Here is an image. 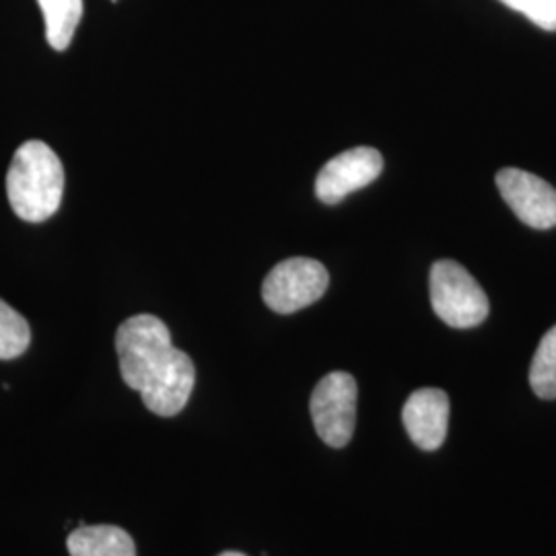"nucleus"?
<instances>
[{
    "label": "nucleus",
    "instance_id": "1",
    "mask_svg": "<svg viewBox=\"0 0 556 556\" xmlns=\"http://www.w3.org/2000/svg\"><path fill=\"white\" fill-rule=\"evenodd\" d=\"M119 376L157 417H176L192 396L197 369L172 342L165 321L149 314L122 321L116 334Z\"/></svg>",
    "mask_w": 556,
    "mask_h": 556
},
{
    "label": "nucleus",
    "instance_id": "2",
    "mask_svg": "<svg viewBox=\"0 0 556 556\" xmlns=\"http://www.w3.org/2000/svg\"><path fill=\"white\" fill-rule=\"evenodd\" d=\"M64 167L59 155L41 140L23 142L7 172V197L20 219L48 220L60 208Z\"/></svg>",
    "mask_w": 556,
    "mask_h": 556
},
{
    "label": "nucleus",
    "instance_id": "3",
    "mask_svg": "<svg viewBox=\"0 0 556 556\" xmlns=\"http://www.w3.org/2000/svg\"><path fill=\"white\" fill-rule=\"evenodd\" d=\"M429 293L438 318L459 330L480 326L491 309L477 278L456 260H439L431 266Z\"/></svg>",
    "mask_w": 556,
    "mask_h": 556
},
{
    "label": "nucleus",
    "instance_id": "4",
    "mask_svg": "<svg viewBox=\"0 0 556 556\" xmlns=\"http://www.w3.org/2000/svg\"><path fill=\"white\" fill-rule=\"evenodd\" d=\"M357 381L346 371H332L318 381L309 400V413L319 439L330 447H344L357 422Z\"/></svg>",
    "mask_w": 556,
    "mask_h": 556
},
{
    "label": "nucleus",
    "instance_id": "5",
    "mask_svg": "<svg viewBox=\"0 0 556 556\" xmlns=\"http://www.w3.org/2000/svg\"><path fill=\"white\" fill-rule=\"evenodd\" d=\"M328 282V270L318 260L289 258L264 278L262 299L277 314H295L321 299Z\"/></svg>",
    "mask_w": 556,
    "mask_h": 556
},
{
    "label": "nucleus",
    "instance_id": "6",
    "mask_svg": "<svg viewBox=\"0 0 556 556\" xmlns=\"http://www.w3.org/2000/svg\"><path fill=\"white\" fill-rule=\"evenodd\" d=\"M498 192L517 219L532 229L556 227V188L530 172L505 167L497 174Z\"/></svg>",
    "mask_w": 556,
    "mask_h": 556
},
{
    "label": "nucleus",
    "instance_id": "7",
    "mask_svg": "<svg viewBox=\"0 0 556 556\" xmlns=\"http://www.w3.org/2000/svg\"><path fill=\"white\" fill-rule=\"evenodd\" d=\"M383 157L378 149L357 147L340 153L319 169L316 197L324 204H338L349 194L369 186L379 178Z\"/></svg>",
    "mask_w": 556,
    "mask_h": 556
},
{
    "label": "nucleus",
    "instance_id": "8",
    "mask_svg": "<svg viewBox=\"0 0 556 556\" xmlns=\"http://www.w3.org/2000/svg\"><path fill=\"white\" fill-rule=\"evenodd\" d=\"M402 420L417 447L435 452L447 438L450 397L438 388H420L406 400Z\"/></svg>",
    "mask_w": 556,
    "mask_h": 556
},
{
    "label": "nucleus",
    "instance_id": "9",
    "mask_svg": "<svg viewBox=\"0 0 556 556\" xmlns=\"http://www.w3.org/2000/svg\"><path fill=\"white\" fill-rule=\"evenodd\" d=\"M71 556H137L132 536L118 526L80 523L66 540Z\"/></svg>",
    "mask_w": 556,
    "mask_h": 556
},
{
    "label": "nucleus",
    "instance_id": "10",
    "mask_svg": "<svg viewBox=\"0 0 556 556\" xmlns=\"http://www.w3.org/2000/svg\"><path fill=\"white\" fill-rule=\"evenodd\" d=\"M38 4L46 23V40L59 52L66 50L83 17V0H38Z\"/></svg>",
    "mask_w": 556,
    "mask_h": 556
},
{
    "label": "nucleus",
    "instance_id": "11",
    "mask_svg": "<svg viewBox=\"0 0 556 556\" xmlns=\"http://www.w3.org/2000/svg\"><path fill=\"white\" fill-rule=\"evenodd\" d=\"M530 386L542 400H556V326L538 344L530 367Z\"/></svg>",
    "mask_w": 556,
    "mask_h": 556
},
{
    "label": "nucleus",
    "instance_id": "12",
    "mask_svg": "<svg viewBox=\"0 0 556 556\" xmlns=\"http://www.w3.org/2000/svg\"><path fill=\"white\" fill-rule=\"evenodd\" d=\"M31 330L27 319L0 299V358H17L29 349Z\"/></svg>",
    "mask_w": 556,
    "mask_h": 556
},
{
    "label": "nucleus",
    "instance_id": "13",
    "mask_svg": "<svg viewBox=\"0 0 556 556\" xmlns=\"http://www.w3.org/2000/svg\"><path fill=\"white\" fill-rule=\"evenodd\" d=\"M544 31H556V0H498Z\"/></svg>",
    "mask_w": 556,
    "mask_h": 556
},
{
    "label": "nucleus",
    "instance_id": "14",
    "mask_svg": "<svg viewBox=\"0 0 556 556\" xmlns=\"http://www.w3.org/2000/svg\"><path fill=\"white\" fill-rule=\"evenodd\" d=\"M219 556H245L243 553H236V551H227V553H220Z\"/></svg>",
    "mask_w": 556,
    "mask_h": 556
}]
</instances>
